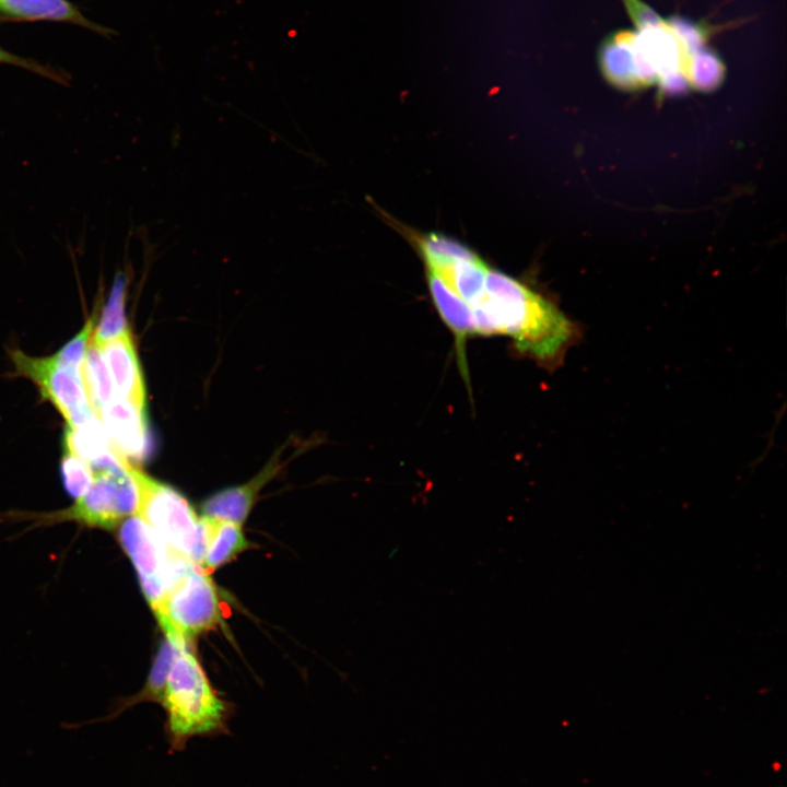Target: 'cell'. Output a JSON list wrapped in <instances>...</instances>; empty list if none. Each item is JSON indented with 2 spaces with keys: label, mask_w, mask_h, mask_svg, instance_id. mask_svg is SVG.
<instances>
[{
  "label": "cell",
  "mask_w": 787,
  "mask_h": 787,
  "mask_svg": "<svg viewBox=\"0 0 787 787\" xmlns=\"http://www.w3.org/2000/svg\"><path fill=\"white\" fill-rule=\"evenodd\" d=\"M471 309L478 334H506L517 351L544 366L559 363L577 336L576 325L550 301L491 268L485 292Z\"/></svg>",
  "instance_id": "6da1fadb"
},
{
  "label": "cell",
  "mask_w": 787,
  "mask_h": 787,
  "mask_svg": "<svg viewBox=\"0 0 787 787\" xmlns=\"http://www.w3.org/2000/svg\"><path fill=\"white\" fill-rule=\"evenodd\" d=\"M160 704L166 714L164 730L169 753L184 751L195 737L230 733L231 705L212 688L188 646L173 663Z\"/></svg>",
  "instance_id": "7a4b0ae2"
},
{
  "label": "cell",
  "mask_w": 787,
  "mask_h": 787,
  "mask_svg": "<svg viewBox=\"0 0 787 787\" xmlns=\"http://www.w3.org/2000/svg\"><path fill=\"white\" fill-rule=\"evenodd\" d=\"M127 469L138 489L136 515L176 552L202 567L207 543L203 517H198L175 489L148 475L131 461H127Z\"/></svg>",
  "instance_id": "3957f363"
},
{
  "label": "cell",
  "mask_w": 787,
  "mask_h": 787,
  "mask_svg": "<svg viewBox=\"0 0 787 787\" xmlns=\"http://www.w3.org/2000/svg\"><path fill=\"white\" fill-rule=\"evenodd\" d=\"M120 525L118 540L154 612L176 582L197 564L176 552L139 516H130Z\"/></svg>",
  "instance_id": "277c9868"
},
{
  "label": "cell",
  "mask_w": 787,
  "mask_h": 787,
  "mask_svg": "<svg viewBox=\"0 0 787 787\" xmlns=\"http://www.w3.org/2000/svg\"><path fill=\"white\" fill-rule=\"evenodd\" d=\"M127 461L93 468L89 490L67 509L46 516L52 521L73 520L94 528L110 529L136 515L138 489Z\"/></svg>",
  "instance_id": "5b68a950"
},
{
  "label": "cell",
  "mask_w": 787,
  "mask_h": 787,
  "mask_svg": "<svg viewBox=\"0 0 787 787\" xmlns=\"http://www.w3.org/2000/svg\"><path fill=\"white\" fill-rule=\"evenodd\" d=\"M154 613L166 636L188 642L219 623L218 588L197 565L176 582Z\"/></svg>",
  "instance_id": "8992f818"
},
{
  "label": "cell",
  "mask_w": 787,
  "mask_h": 787,
  "mask_svg": "<svg viewBox=\"0 0 787 787\" xmlns=\"http://www.w3.org/2000/svg\"><path fill=\"white\" fill-rule=\"evenodd\" d=\"M10 356L16 373L37 386L68 426L80 427L95 418L80 373L60 365L54 356L33 357L20 350L12 351Z\"/></svg>",
  "instance_id": "52a82bcc"
},
{
  "label": "cell",
  "mask_w": 787,
  "mask_h": 787,
  "mask_svg": "<svg viewBox=\"0 0 787 787\" xmlns=\"http://www.w3.org/2000/svg\"><path fill=\"white\" fill-rule=\"evenodd\" d=\"M146 408L114 397L102 410L99 422L113 448L125 459H142L148 451Z\"/></svg>",
  "instance_id": "ba28073f"
},
{
  "label": "cell",
  "mask_w": 787,
  "mask_h": 787,
  "mask_svg": "<svg viewBox=\"0 0 787 787\" xmlns=\"http://www.w3.org/2000/svg\"><path fill=\"white\" fill-rule=\"evenodd\" d=\"M113 384L115 397L144 407L146 390L130 330L98 346Z\"/></svg>",
  "instance_id": "9c48e42d"
},
{
  "label": "cell",
  "mask_w": 787,
  "mask_h": 787,
  "mask_svg": "<svg viewBox=\"0 0 787 787\" xmlns=\"http://www.w3.org/2000/svg\"><path fill=\"white\" fill-rule=\"evenodd\" d=\"M427 283L434 306L455 337L457 363L469 386L466 342L477 333L472 309L438 273L428 269Z\"/></svg>",
  "instance_id": "30bf717a"
},
{
  "label": "cell",
  "mask_w": 787,
  "mask_h": 787,
  "mask_svg": "<svg viewBox=\"0 0 787 787\" xmlns=\"http://www.w3.org/2000/svg\"><path fill=\"white\" fill-rule=\"evenodd\" d=\"M277 465L269 463L252 480L226 489L202 503V516L243 525L250 513L259 491L277 472Z\"/></svg>",
  "instance_id": "8fae6325"
},
{
  "label": "cell",
  "mask_w": 787,
  "mask_h": 787,
  "mask_svg": "<svg viewBox=\"0 0 787 787\" xmlns=\"http://www.w3.org/2000/svg\"><path fill=\"white\" fill-rule=\"evenodd\" d=\"M600 62L606 75L615 83L633 85L643 82L635 32L621 31L607 38L600 49Z\"/></svg>",
  "instance_id": "7c38bea8"
},
{
  "label": "cell",
  "mask_w": 787,
  "mask_h": 787,
  "mask_svg": "<svg viewBox=\"0 0 787 787\" xmlns=\"http://www.w3.org/2000/svg\"><path fill=\"white\" fill-rule=\"evenodd\" d=\"M202 517L207 528L205 552L202 561V567L205 571L225 564L247 548L248 542L243 533L242 525Z\"/></svg>",
  "instance_id": "4fadbf2b"
},
{
  "label": "cell",
  "mask_w": 787,
  "mask_h": 787,
  "mask_svg": "<svg viewBox=\"0 0 787 787\" xmlns=\"http://www.w3.org/2000/svg\"><path fill=\"white\" fill-rule=\"evenodd\" d=\"M128 278L125 272L116 274L99 319L95 322L91 340L101 346L129 330L126 319Z\"/></svg>",
  "instance_id": "5bb4252c"
},
{
  "label": "cell",
  "mask_w": 787,
  "mask_h": 787,
  "mask_svg": "<svg viewBox=\"0 0 787 787\" xmlns=\"http://www.w3.org/2000/svg\"><path fill=\"white\" fill-rule=\"evenodd\" d=\"M81 378L90 407L98 419L104 407L115 397L111 379L98 346L90 344L81 367Z\"/></svg>",
  "instance_id": "9a60e30c"
},
{
  "label": "cell",
  "mask_w": 787,
  "mask_h": 787,
  "mask_svg": "<svg viewBox=\"0 0 787 787\" xmlns=\"http://www.w3.org/2000/svg\"><path fill=\"white\" fill-rule=\"evenodd\" d=\"M489 267L481 259L460 260L441 269H428L438 273L448 285L471 307L485 292V277Z\"/></svg>",
  "instance_id": "2e32d148"
},
{
  "label": "cell",
  "mask_w": 787,
  "mask_h": 787,
  "mask_svg": "<svg viewBox=\"0 0 787 787\" xmlns=\"http://www.w3.org/2000/svg\"><path fill=\"white\" fill-rule=\"evenodd\" d=\"M4 13L27 20H56L90 25L67 0H0Z\"/></svg>",
  "instance_id": "e0dca14e"
},
{
  "label": "cell",
  "mask_w": 787,
  "mask_h": 787,
  "mask_svg": "<svg viewBox=\"0 0 787 787\" xmlns=\"http://www.w3.org/2000/svg\"><path fill=\"white\" fill-rule=\"evenodd\" d=\"M418 244L426 269H441L460 260L480 258L467 246L438 233H430L419 237Z\"/></svg>",
  "instance_id": "ac0fdd59"
},
{
  "label": "cell",
  "mask_w": 787,
  "mask_h": 787,
  "mask_svg": "<svg viewBox=\"0 0 787 787\" xmlns=\"http://www.w3.org/2000/svg\"><path fill=\"white\" fill-rule=\"evenodd\" d=\"M724 67L718 57L704 47L684 56L683 74L697 86H712L723 75Z\"/></svg>",
  "instance_id": "d6986e66"
},
{
  "label": "cell",
  "mask_w": 787,
  "mask_h": 787,
  "mask_svg": "<svg viewBox=\"0 0 787 787\" xmlns=\"http://www.w3.org/2000/svg\"><path fill=\"white\" fill-rule=\"evenodd\" d=\"M61 477L66 491L77 500L89 490L93 479L90 466L66 450L61 461Z\"/></svg>",
  "instance_id": "ffe728a7"
},
{
  "label": "cell",
  "mask_w": 787,
  "mask_h": 787,
  "mask_svg": "<svg viewBox=\"0 0 787 787\" xmlns=\"http://www.w3.org/2000/svg\"><path fill=\"white\" fill-rule=\"evenodd\" d=\"M95 326V315L87 319L80 332L52 356L62 366L81 374V367Z\"/></svg>",
  "instance_id": "44dd1931"
},
{
  "label": "cell",
  "mask_w": 787,
  "mask_h": 787,
  "mask_svg": "<svg viewBox=\"0 0 787 787\" xmlns=\"http://www.w3.org/2000/svg\"><path fill=\"white\" fill-rule=\"evenodd\" d=\"M0 62L12 63L15 66L28 68L31 70H34V71L39 72L45 75L48 74L47 73L48 71L45 70L43 67L37 66L31 61H26L25 59L16 57L12 54H9L8 51L3 50L2 48H0Z\"/></svg>",
  "instance_id": "7402d4cb"
}]
</instances>
